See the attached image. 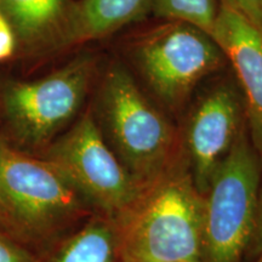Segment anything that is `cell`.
Returning a JSON list of instances; mask_svg holds the SVG:
<instances>
[{
    "label": "cell",
    "instance_id": "1",
    "mask_svg": "<svg viewBox=\"0 0 262 262\" xmlns=\"http://www.w3.org/2000/svg\"><path fill=\"white\" fill-rule=\"evenodd\" d=\"M112 54L178 124L198 88L228 68L224 51L209 33L172 19L150 17L125 29Z\"/></svg>",
    "mask_w": 262,
    "mask_h": 262
},
{
    "label": "cell",
    "instance_id": "2",
    "mask_svg": "<svg viewBox=\"0 0 262 262\" xmlns=\"http://www.w3.org/2000/svg\"><path fill=\"white\" fill-rule=\"evenodd\" d=\"M88 106L107 145L142 189L187 160L179 124L113 54L104 57Z\"/></svg>",
    "mask_w": 262,
    "mask_h": 262
},
{
    "label": "cell",
    "instance_id": "3",
    "mask_svg": "<svg viewBox=\"0 0 262 262\" xmlns=\"http://www.w3.org/2000/svg\"><path fill=\"white\" fill-rule=\"evenodd\" d=\"M113 220L123 262H202L204 195L187 160L143 188Z\"/></svg>",
    "mask_w": 262,
    "mask_h": 262
},
{
    "label": "cell",
    "instance_id": "4",
    "mask_svg": "<svg viewBox=\"0 0 262 262\" xmlns=\"http://www.w3.org/2000/svg\"><path fill=\"white\" fill-rule=\"evenodd\" d=\"M104 57L80 50L35 79L0 78L2 139L22 152L41 153L86 108Z\"/></svg>",
    "mask_w": 262,
    "mask_h": 262
},
{
    "label": "cell",
    "instance_id": "5",
    "mask_svg": "<svg viewBox=\"0 0 262 262\" xmlns=\"http://www.w3.org/2000/svg\"><path fill=\"white\" fill-rule=\"evenodd\" d=\"M0 204L40 255L96 214L54 164L2 137Z\"/></svg>",
    "mask_w": 262,
    "mask_h": 262
},
{
    "label": "cell",
    "instance_id": "6",
    "mask_svg": "<svg viewBox=\"0 0 262 262\" xmlns=\"http://www.w3.org/2000/svg\"><path fill=\"white\" fill-rule=\"evenodd\" d=\"M262 158L242 131L204 193L202 262H242L253 237Z\"/></svg>",
    "mask_w": 262,
    "mask_h": 262
},
{
    "label": "cell",
    "instance_id": "7",
    "mask_svg": "<svg viewBox=\"0 0 262 262\" xmlns=\"http://www.w3.org/2000/svg\"><path fill=\"white\" fill-rule=\"evenodd\" d=\"M38 156L54 164L96 214L117 219L142 192L107 145L89 106Z\"/></svg>",
    "mask_w": 262,
    "mask_h": 262
},
{
    "label": "cell",
    "instance_id": "8",
    "mask_svg": "<svg viewBox=\"0 0 262 262\" xmlns=\"http://www.w3.org/2000/svg\"><path fill=\"white\" fill-rule=\"evenodd\" d=\"M247 126L243 95L229 67L206 79L193 95L179 127L189 171L202 194Z\"/></svg>",
    "mask_w": 262,
    "mask_h": 262
},
{
    "label": "cell",
    "instance_id": "9",
    "mask_svg": "<svg viewBox=\"0 0 262 262\" xmlns=\"http://www.w3.org/2000/svg\"><path fill=\"white\" fill-rule=\"evenodd\" d=\"M212 38L243 95L249 135L262 158V31L227 0H219Z\"/></svg>",
    "mask_w": 262,
    "mask_h": 262
},
{
    "label": "cell",
    "instance_id": "10",
    "mask_svg": "<svg viewBox=\"0 0 262 262\" xmlns=\"http://www.w3.org/2000/svg\"><path fill=\"white\" fill-rule=\"evenodd\" d=\"M77 0H0V15L16 41V57L45 60L67 54Z\"/></svg>",
    "mask_w": 262,
    "mask_h": 262
},
{
    "label": "cell",
    "instance_id": "11",
    "mask_svg": "<svg viewBox=\"0 0 262 262\" xmlns=\"http://www.w3.org/2000/svg\"><path fill=\"white\" fill-rule=\"evenodd\" d=\"M152 0H77L71 49L119 34L150 18Z\"/></svg>",
    "mask_w": 262,
    "mask_h": 262
},
{
    "label": "cell",
    "instance_id": "12",
    "mask_svg": "<svg viewBox=\"0 0 262 262\" xmlns=\"http://www.w3.org/2000/svg\"><path fill=\"white\" fill-rule=\"evenodd\" d=\"M41 262H123L116 222L94 214L45 251Z\"/></svg>",
    "mask_w": 262,
    "mask_h": 262
},
{
    "label": "cell",
    "instance_id": "13",
    "mask_svg": "<svg viewBox=\"0 0 262 262\" xmlns=\"http://www.w3.org/2000/svg\"><path fill=\"white\" fill-rule=\"evenodd\" d=\"M217 14L219 0H152L150 17L186 22L212 37Z\"/></svg>",
    "mask_w": 262,
    "mask_h": 262
},
{
    "label": "cell",
    "instance_id": "14",
    "mask_svg": "<svg viewBox=\"0 0 262 262\" xmlns=\"http://www.w3.org/2000/svg\"><path fill=\"white\" fill-rule=\"evenodd\" d=\"M0 262H41V255L27 245L0 235Z\"/></svg>",
    "mask_w": 262,
    "mask_h": 262
},
{
    "label": "cell",
    "instance_id": "15",
    "mask_svg": "<svg viewBox=\"0 0 262 262\" xmlns=\"http://www.w3.org/2000/svg\"><path fill=\"white\" fill-rule=\"evenodd\" d=\"M0 235L10 239H14V241L19 242V243L27 245V247L33 249L34 251H37L32 247V244L29 243V241L25 235L24 232H22V229L18 227L17 224H16L14 220H12L11 216L6 212L2 204H0Z\"/></svg>",
    "mask_w": 262,
    "mask_h": 262
},
{
    "label": "cell",
    "instance_id": "16",
    "mask_svg": "<svg viewBox=\"0 0 262 262\" xmlns=\"http://www.w3.org/2000/svg\"><path fill=\"white\" fill-rule=\"evenodd\" d=\"M262 253V173L261 181L258 186L257 193V205H256V216H255V226L253 237H251L250 245H249L248 253L250 257H256Z\"/></svg>",
    "mask_w": 262,
    "mask_h": 262
},
{
    "label": "cell",
    "instance_id": "17",
    "mask_svg": "<svg viewBox=\"0 0 262 262\" xmlns=\"http://www.w3.org/2000/svg\"><path fill=\"white\" fill-rule=\"evenodd\" d=\"M227 2L262 31V0H227Z\"/></svg>",
    "mask_w": 262,
    "mask_h": 262
},
{
    "label": "cell",
    "instance_id": "18",
    "mask_svg": "<svg viewBox=\"0 0 262 262\" xmlns=\"http://www.w3.org/2000/svg\"><path fill=\"white\" fill-rule=\"evenodd\" d=\"M16 57V41L8 22L0 15V62Z\"/></svg>",
    "mask_w": 262,
    "mask_h": 262
},
{
    "label": "cell",
    "instance_id": "19",
    "mask_svg": "<svg viewBox=\"0 0 262 262\" xmlns=\"http://www.w3.org/2000/svg\"><path fill=\"white\" fill-rule=\"evenodd\" d=\"M256 258H257L256 262H262V253L258 255V256H256Z\"/></svg>",
    "mask_w": 262,
    "mask_h": 262
},
{
    "label": "cell",
    "instance_id": "20",
    "mask_svg": "<svg viewBox=\"0 0 262 262\" xmlns=\"http://www.w3.org/2000/svg\"><path fill=\"white\" fill-rule=\"evenodd\" d=\"M0 137H2V126H0Z\"/></svg>",
    "mask_w": 262,
    "mask_h": 262
}]
</instances>
